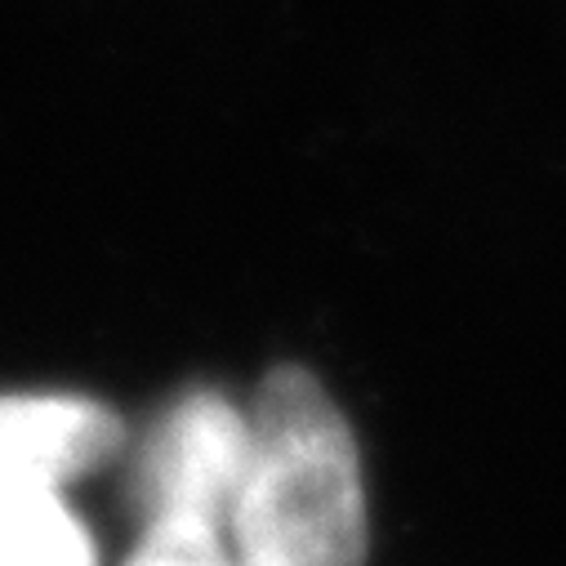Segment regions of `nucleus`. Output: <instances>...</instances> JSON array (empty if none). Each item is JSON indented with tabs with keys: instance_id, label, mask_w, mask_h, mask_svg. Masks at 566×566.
<instances>
[{
	"instance_id": "nucleus-1",
	"label": "nucleus",
	"mask_w": 566,
	"mask_h": 566,
	"mask_svg": "<svg viewBox=\"0 0 566 566\" xmlns=\"http://www.w3.org/2000/svg\"><path fill=\"white\" fill-rule=\"evenodd\" d=\"M250 451L228 513L241 566H361L366 486L348 419L317 375L276 366L250 401Z\"/></svg>"
},
{
	"instance_id": "nucleus-2",
	"label": "nucleus",
	"mask_w": 566,
	"mask_h": 566,
	"mask_svg": "<svg viewBox=\"0 0 566 566\" xmlns=\"http://www.w3.org/2000/svg\"><path fill=\"white\" fill-rule=\"evenodd\" d=\"M250 451V415L214 388L184 392L134 460V504L148 517L192 513L228 526Z\"/></svg>"
},
{
	"instance_id": "nucleus-3",
	"label": "nucleus",
	"mask_w": 566,
	"mask_h": 566,
	"mask_svg": "<svg viewBox=\"0 0 566 566\" xmlns=\"http://www.w3.org/2000/svg\"><path fill=\"white\" fill-rule=\"evenodd\" d=\"M125 442L120 419L72 392H10L0 397V473L63 486L107 464Z\"/></svg>"
},
{
	"instance_id": "nucleus-4",
	"label": "nucleus",
	"mask_w": 566,
	"mask_h": 566,
	"mask_svg": "<svg viewBox=\"0 0 566 566\" xmlns=\"http://www.w3.org/2000/svg\"><path fill=\"white\" fill-rule=\"evenodd\" d=\"M0 566H94V544L59 486L0 473Z\"/></svg>"
},
{
	"instance_id": "nucleus-5",
	"label": "nucleus",
	"mask_w": 566,
	"mask_h": 566,
	"mask_svg": "<svg viewBox=\"0 0 566 566\" xmlns=\"http://www.w3.org/2000/svg\"><path fill=\"white\" fill-rule=\"evenodd\" d=\"M125 566H241L223 548V526L192 513H161L144 522Z\"/></svg>"
}]
</instances>
